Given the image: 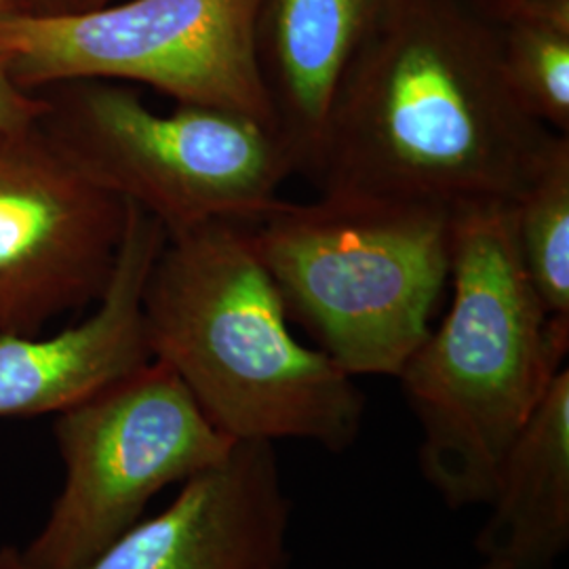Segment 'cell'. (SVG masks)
Masks as SVG:
<instances>
[{
    "mask_svg": "<svg viewBox=\"0 0 569 569\" xmlns=\"http://www.w3.org/2000/svg\"><path fill=\"white\" fill-rule=\"evenodd\" d=\"M42 129L82 173L138 204L167 234L213 222H256L298 173L283 136L230 108L178 103L169 114L114 81L41 91Z\"/></svg>",
    "mask_w": 569,
    "mask_h": 569,
    "instance_id": "cell-5",
    "label": "cell"
},
{
    "mask_svg": "<svg viewBox=\"0 0 569 569\" xmlns=\"http://www.w3.org/2000/svg\"><path fill=\"white\" fill-rule=\"evenodd\" d=\"M124 203L121 247L93 315L53 336L0 333V420L58 416L152 361L143 287L167 230Z\"/></svg>",
    "mask_w": 569,
    "mask_h": 569,
    "instance_id": "cell-10",
    "label": "cell"
},
{
    "mask_svg": "<svg viewBox=\"0 0 569 569\" xmlns=\"http://www.w3.org/2000/svg\"><path fill=\"white\" fill-rule=\"evenodd\" d=\"M127 203L89 180L41 121L0 129V333H42L96 305Z\"/></svg>",
    "mask_w": 569,
    "mask_h": 569,
    "instance_id": "cell-8",
    "label": "cell"
},
{
    "mask_svg": "<svg viewBox=\"0 0 569 569\" xmlns=\"http://www.w3.org/2000/svg\"><path fill=\"white\" fill-rule=\"evenodd\" d=\"M291 502L274 443L237 441L183 481L176 500L140 519L77 569H283ZM0 569H39L0 547Z\"/></svg>",
    "mask_w": 569,
    "mask_h": 569,
    "instance_id": "cell-9",
    "label": "cell"
},
{
    "mask_svg": "<svg viewBox=\"0 0 569 569\" xmlns=\"http://www.w3.org/2000/svg\"><path fill=\"white\" fill-rule=\"evenodd\" d=\"M472 2L477 7H481L493 20H500V18H505L507 13L515 11L517 7L526 4L529 0H472Z\"/></svg>",
    "mask_w": 569,
    "mask_h": 569,
    "instance_id": "cell-17",
    "label": "cell"
},
{
    "mask_svg": "<svg viewBox=\"0 0 569 569\" xmlns=\"http://www.w3.org/2000/svg\"><path fill=\"white\" fill-rule=\"evenodd\" d=\"M289 319L348 376L397 378L449 281L453 213L428 204L281 199L249 222Z\"/></svg>",
    "mask_w": 569,
    "mask_h": 569,
    "instance_id": "cell-4",
    "label": "cell"
},
{
    "mask_svg": "<svg viewBox=\"0 0 569 569\" xmlns=\"http://www.w3.org/2000/svg\"><path fill=\"white\" fill-rule=\"evenodd\" d=\"M559 133L510 91L498 21L472 0H387L306 169L319 197L515 203Z\"/></svg>",
    "mask_w": 569,
    "mask_h": 569,
    "instance_id": "cell-1",
    "label": "cell"
},
{
    "mask_svg": "<svg viewBox=\"0 0 569 569\" xmlns=\"http://www.w3.org/2000/svg\"><path fill=\"white\" fill-rule=\"evenodd\" d=\"M496 21L512 96L533 121L569 136V0H529Z\"/></svg>",
    "mask_w": 569,
    "mask_h": 569,
    "instance_id": "cell-13",
    "label": "cell"
},
{
    "mask_svg": "<svg viewBox=\"0 0 569 569\" xmlns=\"http://www.w3.org/2000/svg\"><path fill=\"white\" fill-rule=\"evenodd\" d=\"M515 237L550 317L569 319V136H557L512 203Z\"/></svg>",
    "mask_w": 569,
    "mask_h": 569,
    "instance_id": "cell-14",
    "label": "cell"
},
{
    "mask_svg": "<svg viewBox=\"0 0 569 569\" xmlns=\"http://www.w3.org/2000/svg\"><path fill=\"white\" fill-rule=\"evenodd\" d=\"M477 533L483 559L552 569L569 547V369L550 382L512 441Z\"/></svg>",
    "mask_w": 569,
    "mask_h": 569,
    "instance_id": "cell-12",
    "label": "cell"
},
{
    "mask_svg": "<svg viewBox=\"0 0 569 569\" xmlns=\"http://www.w3.org/2000/svg\"><path fill=\"white\" fill-rule=\"evenodd\" d=\"M53 435L63 483L41 531L20 549L39 569L87 566L159 491L218 465L237 443L157 359L58 413Z\"/></svg>",
    "mask_w": 569,
    "mask_h": 569,
    "instance_id": "cell-7",
    "label": "cell"
},
{
    "mask_svg": "<svg viewBox=\"0 0 569 569\" xmlns=\"http://www.w3.org/2000/svg\"><path fill=\"white\" fill-rule=\"evenodd\" d=\"M23 11L21 0H0V16H9V13H20Z\"/></svg>",
    "mask_w": 569,
    "mask_h": 569,
    "instance_id": "cell-18",
    "label": "cell"
},
{
    "mask_svg": "<svg viewBox=\"0 0 569 569\" xmlns=\"http://www.w3.org/2000/svg\"><path fill=\"white\" fill-rule=\"evenodd\" d=\"M260 0H129L0 16V63L28 91L133 81L178 103L239 110L277 129L256 60ZM279 131V129H277Z\"/></svg>",
    "mask_w": 569,
    "mask_h": 569,
    "instance_id": "cell-6",
    "label": "cell"
},
{
    "mask_svg": "<svg viewBox=\"0 0 569 569\" xmlns=\"http://www.w3.org/2000/svg\"><path fill=\"white\" fill-rule=\"evenodd\" d=\"M47 100L41 91H28L11 79L0 63V129L41 121Z\"/></svg>",
    "mask_w": 569,
    "mask_h": 569,
    "instance_id": "cell-15",
    "label": "cell"
},
{
    "mask_svg": "<svg viewBox=\"0 0 569 569\" xmlns=\"http://www.w3.org/2000/svg\"><path fill=\"white\" fill-rule=\"evenodd\" d=\"M26 13L39 16H56V13H72L87 9V0H21Z\"/></svg>",
    "mask_w": 569,
    "mask_h": 569,
    "instance_id": "cell-16",
    "label": "cell"
},
{
    "mask_svg": "<svg viewBox=\"0 0 569 569\" xmlns=\"http://www.w3.org/2000/svg\"><path fill=\"white\" fill-rule=\"evenodd\" d=\"M451 305L407 359L401 387L422 428L420 470L449 509L488 505L500 465L569 350L521 260L512 203L453 211Z\"/></svg>",
    "mask_w": 569,
    "mask_h": 569,
    "instance_id": "cell-3",
    "label": "cell"
},
{
    "mask_svg": "<svg viewBox=\"0 0 569 569\" xmlns=\"http://www.w3.org/2000/svg\"><path fill=\"white\" fill-rule=\"evenodd\" d=\"M152 359L234 441L300 439L345 453L366 397L323 350L296 340L249 226L213 220L167 234L143 287Z\"/></svg>",
    "mask_w": 569,
    "mask_h": 569,
    "instance_id": "cell-2",
    "label": "cell"
},
{
    "mask_svg": "<svg viewBox=\"0 0 569 569\" xmlns=\"http://www.w3.org/2000/svg\"><path fill=\"white\" fill-rule=\"evenodd\" d=\"M110 0H87V9H96V7H103L108 4Z\"/></svg>",
    "mask_w": 569,
    "mask_h": 569,
    "instance_id": "cell-20",
    "label": "cell"
},
{
    "mask_svg": "<svg viewBox=\"0 0 569 569\" xmlns=\"http://www.w3.org/2000/svg\"><path fill=\"white\" fill-rule=\"evenodd\" d=\"M387 0H260L256 60L279 133L305 176L333 96Z\"/></svg>",
    "mask_w": 569,
    "mask_h": 569,
    "instance_id": "cell-11",
    "label": "cell"
},
{
    "mask_svg": "<svg viewBox=\"0 0 569 569\" xmlns=\"http://www.w3.org/2000/svg\"><path fill=\"white\" fill-rule=\"evenodd\" d=\"M477 569H510L509 566L500 563V561H491V559H483V563Z\"/></svg>",
    "mask_w": 569,
    "mask_h": 569,
    "instance_id": "cell-19",
    "label": "cell"
}]
</instances>
